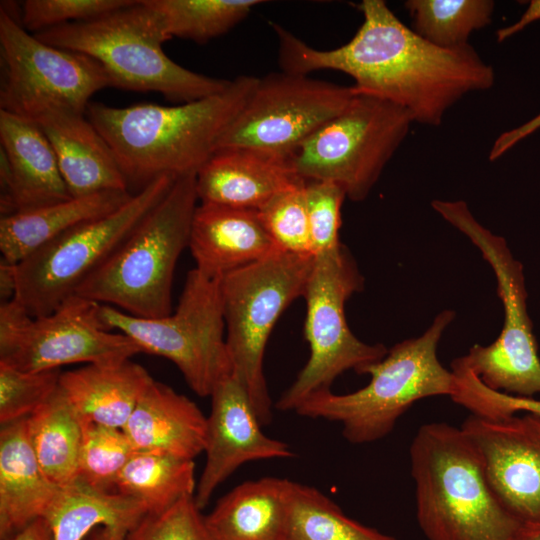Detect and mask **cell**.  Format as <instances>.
Returning <instances> with one entry per match:
<instances>
[{
	"label": "cell",
	"mask_w": 540,
	"mask_h": 540,
	"mask_svg": "<svg viewBox=\"0 0 540 540\" xmlns=\"http://www.w3.org/2000/svg\"><path fill=\"white\" fill-rule=\"evenodd\" d=\"M540 128V113L526 123L506 132L501 133L494 141L489 160L495 161L519 141L529 136Z\"/></svg>",
	"instance_id": "40"
},
{
	"label": "cell",
	"mask_w": 540,
	"mask_h": 540,
	"mask_svg": "<svg viewBox=\"0 0 540 540\" xmlns=\"http://www.w3.org/2000/svg\"><path fill=\"white\" fill-rule=\"evenodd\" d=\"M84 540H103L102 528H96L90 532Z\"/></svg>",
	"instance_id": "45"
},
{
	"label": "cell",
	"mask_w": 540,
	"mask_h": 540,
	"mask_svg": "<svg viewBox=\"0 0 540 540\" xmlns=\"http://www.w3.org/2000/svg\"><path fill=\"white\" fill-rule=\"evenodd\" d=\"M198 202L196 174L176 177L163 199L75 294L136 317L171 314L175 266L188 247Z\"/></svg>",
	"instance_id": "5"
},
{
	"label": "cell",
	"mask_w": 540,
	"mask_h": 540,
	"mask_svg": "<svg viewBox=\"0 0 540 540\" xmlns=\"http://www.w3.org/2000/svg\"><path fill=\"white\" fill-rule=\"evenodd\" d=\"M17 277L16 264L1 259L0 262V296L1 302L12 300L16 296Z\"/></svg>",
	"instance_id": "43"
},
{
	"label": "cell",
	"mask_w": 540,
	"mask_h": 540,
	"mask_svg": "<svg viewBox=\"0 0 540 540\" xmlns=\"http://www.w3.org/2000/svg\"><path fill=\"white\" fill-rule=\"evenodd\" d=\"M34 35L49 45L93 58L103 66L112 86L125 90L156 92L188 103L220 93L231 83L195 73L169 58L162 49L169 39L144 0Z\"/></svg>",
	"instance_id": "6"
},
{
	"label": "cell",
	"mask_w": 540,
	"mask_h": 540,
	"mask_svg": "<svg viewBox=\"0 0 540 540\" xmlns=\"http://www.w3.org/2000/svg\"><path fill=\"white\" fill-rule=\"evenodd\" d=\"M540 20V0H531L520 18L513 24L497 30V42L501 43L519 33L531 23Z\"/></svg>",
	"instance_id": "41"
},
{
	"label": "cell",
	"mask_w": 540,
	"mask_h": 540,
	"mask_svg": "<svg viewBox=\"0 0 540 540\" xmlns=\"http://www.w3.org/2000/svg\"><path fill=\"white\" fill-rule=\"evenodd\" d=\"M460 428L479 451L501 504L521 523H540V416L471 414Z\"/></svg>",
	"instance_id": "16"
},
{
	"label": "cell",
	"mask_w": 540,
	"mask_h": 540,
	"mask_svg": "<svg viewBox=\"0 0 540 540\" xmlns=\"http://www.w3.org/2000/svg\"><path fill=\"white\" fill-rule=\"evenodd\" d=\"M100 305L75 294L52 313L33 317L15 298L1 302L0 363L37 372L73 363H118L141 353L129 337L106 329Z\"/></svg>",
	"instance_id": "14"
},
{
	"label": "cell",
	"mask_w": 540,
	"mask_h": 540,
	"mask_svg": "<svg viewBox=\"0 0 540 540\" xmlns=\"http://www.w3.org/2000/svg\"><path fill=\"white\" fill-rule=\"evenodd\" d=\"M413 122L406 109L355 93L341 113L289 154L292 167L305 181L335 183L346 197L362 201L407 137Z\"/></svg>",
	"instance_id": "11"
},
{
	"label": "cell",
	"mask_w": 540,
	"mask_h": 540,
	"mask_svg": "<svg viewBox=\"0 0 540 540\" xmlns=\"http://www.w3.org/2000/svg\"><path fill=\"white\" fill-rule=\"evenodd\" d=\"M432 208L481 251L497 280L504 310L503 327L488 346L473 345L453 362L478 377L488 388L519 397L540 393V358L528 314L523 266L506 240L493 234L471 213L463 200H433Z\"/></svg>",
	"instance_id": "8"
},
{
	"label": "cell",
	"mask_w": 540,
	"mask_h": 540,
	"mask_svg": "<svg viewBox=\"0 0 540 540\" xmlns=\"http://www.w3.org/2000/svg\"><path fill=\"white\" fill-rule=\"evenodd\" d=\"M258 213L279 250L313 255L306 209L305 180H300L276 194L258 209Z\"/></svg>",
	"instance_id": "34"
},
{
	"label": "cell",
	"mask_w": 540,
	"mask_h": 540,
	"mask_svg": "<svg viewBox=\"0 0 540 540\" xmlns=\"http://www.w3.org/2000/svg\"><path fill=\"white\" fill-rule=\"evenodd\" d=\"M175 179L169 174L153 179L117 210L75 226L16 264L15 299L33 317L55 311L163 199Z\"/></svg>",
	"instance_id": "12"
},
{
	"label": "cell",
	"mask_w": 540,
	"mask_h": 540,
	"mask_svg": "<svg viewBox=\"0 0 540 540\" xmlns=\"http://www.w3.org/2000/svg\"><path fill=\"white\" fill-rule=\"evenodd\" d=\"M147 513L146 506L133 497L76 479L61 488L43 518L54 540H84L96 528H102L103 540H125Z\"/></svg>",
	"instance_id": "27"
},
{
	"label": "cell",
	"mask_w": 540,
	"mask_h": 540,
	"mask_svg": "<svg viewBox=\"0 0 540 540\" xmlns=\"http://www.w3.org/2000/svg\"><path fill=\"white\" fill-rule=\"evenodd\" d=\"M364 287V278L347 247L314 256L303 297L306 300L304 336L310 355L295 381L276 403L280 411H295L310 395L330 390L334 380L347 370L362 373L380 361L388 349L380 343L367 344L348 327L345 303Z\"/></svg>",
	"instance_id": "10"
},
{
	"label": "cell",
	"mask_w": 540,
	"mask_h": 540,
	"mask_svg": "<svg viewBox=\"0 0 540 540\" xmlns=\"http://www.w3.org/2000/svg\"><path fill=\"white\" fill-rule=\"evenodd\" d=\"M59 369L22 371L0 363L1 425L27 418L59 387Z\"/></svg>",
	"instance_id": "35"
},
{
	"label": "cell",
	"mask_w": 540,
	"mask_h": 540,
	"mask_svg": "<svg viewBox=\"0 0 540 540\" xmlns=\"http://www.w3.org/2000/svg\"><path fill=\"white\" fill-rule=\"evenodd\" d=\"M345 191L328 181H305V199L313 255L338 246Z\"/></svg>",
	"instance_id": "39"
},
{
	"label": "cell",
	"mask_w": 540,
	"mask_h": 540,
	"mask_svg": "<svg viewBox=\"0 0 540 540\" xmlns=\"http://www.w3.org/2000/svg\"><path fill=\"white\" fill-rule=\"evenodd\" d=\"M131 197L128 191H101L2 216L1 259L18 264L75 226L117 210Z\"/></svg>",
	"instance_id": "26"
},
{
	"label": "cell",
	"mask_w": 540,
	"mask_h": 540,
	"mask_svg": "<svg viewBox=\"0 0 540 540\" xmlns=\"http://www.w3.org/2000/svg\"><path fill=\"white\" fill-rule=\"evenodd\" d=\"M300 180L289 154L222 148L197 171L196 191L199 203L258 210Z\"/></svg>",
	"instance_id": "19"
},
{
	"label": "cell",
	"mask_w": 540,
	"mask_h": 540,
	"mask_svg": "<svg viewBox=\"0 0 540 540\" xmlns=\"http://www.w3.org/2000/svg\"><path fill=\"white\" fill-rule=\"evenodd\" d=\"M0 110L37 122L59 112L85 114L89 99L112 86L93 58L30 34L2 4Z\"/></svg>",
	"instance_id": "13"
},
{
	"label": "cell",
	"mask_w": 540,
	"mask_h": 540,
	"mask_svg": "<svg viewBox=\"0 0 540 540\" xmlns=\"http://www.w3.org/2000/svg\"><path fill=\"white\" fill-rule=\"evenodd\" d=\"M210 397L204 450L206 463L194 494L201 510L216 488L241 465L294 456L287 443L263 433L245 388L233 374L222 379Z\"/></svg>",
	"instance_id": "17"
},
{
	"label": "cell",
	"mask_w": 540,
	"mask_h": 540,
	"mask_svg": "<svg viewBox=\"0 0 540 540\" xmlns=\"http://www.w3.org/2000/svg\"><path fill=\"white\" fill-rule=\"evenodd\" d=\"M354 95L352 86L285 71L270 73L258 78L216 150L246 147L290 154L341 113Z\"/></svg>",
	"instance_id": "15"
},
{
	"label": "cell",
	"mask_w": 540,
	"mask_h": 540,
	"mask_svg": "<svg viewBox=\"0 0 540 540\" xmlns=\"http://www.w3.org/2000/svg\"><path fill=\"white\" fill-rule=\"evenodd\" d=\"M188 247L195 268L212 278L279 250L258 210L209 203H199L194 212Z\"/></svg>",
	"instance_id": "20"
},
{
	"label": "cell",
	"mask_w": 540,
	"mask_h": 540,
	"mask_svg": "<svg viewBox=\"0 0 540 540\" xmlns=\"http://www.w3.org/2000/svg\"><path fill=\"white\" fill-rule=\"evenodd\" d=\"M2 216L71 198L54 149L35 122L0 110Z\"/></svg>",
	"instance_id": "18"
},
{
	"label": "cell",
	"mask_w": 540,
	"mask_h": 540,
	"mask_svg": "<svg viewBox=\"0 0 540 540\" xmlns=\"http://www.w3.org/2000/svg\"><path fill=\"white\" fill-rule=\"evenodd\" d=\"M30 442L46 476L60 487L78 477L84 423L60 386L27 417Z\"/></svg>",
	"instance_id": "28"
},
{
	"label": "cell",
	"mask_w": 540,
	"mask_h": 540,
	"mask_svg": "<svg viewBox=\"0 0 540 540\" xmlns=\"http://www.w3.org/2000/svg\"><path fill=\"white\" fill-rule=\"evenodd\" d=\"M196 486L193 460L135 451L121 470L115 490L143 503L148 513H159L194 496Z\"/></svg>",
	"instance_id": "29"
},
{
	"label": "cell",
	"mask_w": 540,
	"mask_h": 540,
	"mask_svg": "<svg viewBox=\"0 0 540 540\" xmlns=\"http://www.w3.org/2000/svg\"><path fill=\"white\" fill-rule=\"evenodd\" d=\"M258 77L242 75L220 93L175 106L89 103V121L114 152L127 179L145 186L169 174H196L217 149Z\"/></svg>",
	"instance_id": "2"
},
{
	"label": "cell",
	"mask_w": 540,
	"mask_h": 540,
	"mask_svg": "<svg viewBox=\"0 0 540 540\" xmlns=\"http://www.w3.org/2000/svg\"><path fill=\"white\" fill-rule=\"evenodd\" d=\"M137 1V0H136ZM135 0H26L22 5L21 25L39 33L60 25L95 19L131 6Z\"/></svg>",
	"instance_id": "36"
},
{
	"label": "cell",
	"mask_w": 540,
	"mask_h": 540,
	"mask_svg": "<svg viewBox=\"0 0 540 540\" xmlns=\"http://www.w3.org/2000/svg\"><path fill=\"white\" fill-rule=\"evenodd\" d=\"M159 17L164 34L205 43L245 19L259 0H144Z\"/></svg>",
	"instance_id": "31"
},
{
	"label": "cell",
	"mask_w": 540,
	"mask_h": 540,
	"mask_svg": "<svg viewBox=\"0 0 540 540\" xmlns=\"http://www.w3.org/2000/svg\"><path fill=\"white\" fill-rule=\"evenodd\" d=\"M359 10L363 22L352 39L330 50L313 48L272 23L282 71L343 72L353 78L356 94L394 103L414 122L435 127L464 96L494 85L493 67L471 44L435 46L407 27L383 0H363Z\"/></svg>",
	"instance_id": "1"
},
{
	"label": "cell",
	"mask_w": 540,
	"mask_h": 540,
	"mask_svg": "<svg viewBox=\"0 0 540 540\" xmlns=\"http://www.w3.org/2000/svg\"><path fill=\"white\" fill-rule=\"evenodd\" d=\"M35 123L50 141L72 197L127 191L128 181L114 152L84 114L53 113Z\"/></svg>",
	"instance_id": "22"
},
{
	"label": "cell",
	"mask_w": 540,
	"mask_h": 540,
	"mask_svg": "<svg viewBox=\"0 0 540 540\" xmlns=\"http://www.w3.org/2000/svg\"><path fill=\"white\" fill-rule=\"evenodd\" d=\"M292 485L264 477L233 488L204 516L212 540H285Z\"/></svg>",
	"instance_id": "25"
},
{
	"label": "cell",
	"mask_w": 540,
	"mask_h": 540,
	"mask_svg": "<svg viewBox=\"0 0 540 540\" xmlns=\"http://www.w3.org/2000/svg\"><path fill=\"white\" fill-rule=\"evenodd\" d=\"M60 486L44 473L33 451L27 418L2 425L0 431V539L7 540L43 518Z\"/></svg>",
	"instance_id": "23"
},
{
	"label": "cell",
	"mask_w": 540,
	"mask_h": 540,
	"mask_svg": "<svg viewBox=\"0 0 540 540\" xmlns=\"http://www.w3.org/2000/svg\"><path fill=\"white\" fill-rule=\"evenodd\" d=\"M152 380L145 368L128 359L66 371L59 386L83 423L122 429Z\"/></svg>",
	"instance_id": "24"
},
{
	"label": "cell",
	"mask_w": 540,
	"mask_h": 540,
	"mask_svg": "<svg viewBox=\"0 0 540 540\" xmlns=\"http://www.w3.org/2000/svg\"><path fill=\"white\" fill-rule=\"evenodd\" d=\"M454 318V311L443 310L419 337L388 349L384 358L363 369L361 375H370L365 387L347 394L316 392L295 412L340 423L343 437L352 444L386 437L416 401L455 394L456 376L437 356L439 341Z\"/></svg>",
	"instance_id": "4"
},
{
	"label": "cell",
	"mask_w": 540,
	"mask_h": 540,
	"mask_svg": "<svg viewBox=\"0 0 540 540\" xmlns=\"http://www.w3.org/2000/svg\"><path fill=\"white\" fill-rule=\"evenodd\" d=\"M453 373L457 379V389L451 399L468 409L472 415L492 419L516 413H532L540 416V400L538 399L492 390L463 367L454 368Z\"/></svg>",
	"instance_id": "38"
},
{
	"label": "cell",
	"mask_w": 540,
	"mask_h": 540,
	"mask_svg": "<svg viewBox=\"0 0 540 540\" xmlns=\"http://www.w3.org/2000/svg\"><path fill=\"white\" fill-rule=\"evenodd\" d=\"M7 540H54V534L48 521L38 518Z\"/></svg>",
	"instance_id": "42"
},
{
	"label": "cell",
	"mask_w": 540,
	"mask_h": 540,
	"mask_svg": "<svg viewBox=\"0 0 540 540\" xmlns=\"http://www.w3.org/2000/svg\"><path fill=\"white\" fill-rule=\"evenodd\" d=\"M511 540H540V523H520Z\"/></svg>",
	"instance_id": "44"
},
{
	"label": "cell",
	"mask_w": 540,
	"mask_h": 540,
	"mask_svg": "<svg viewBox=\"0 0 540 540\" xmlns=\"http://www.w3.org/2000/svg\"><path fill=\"white\" fill-rule=\"evenodd\" d=\"M412 29L435 46L453 49L469 44L474 31L492 22V0H407Z\"/></svg>",
	"instance_id": "32"
},
{
	"label": "cell",
	"mask_w": 540,
	"mask_h": 540,
	"mask_svg": "<svg viewBox=\"0 0 540 540\" xmlns=\"http://www.w3.org/2000/svg\"><path fill=\"white\" fill-rule=\"evenodd\" d=\"M313 255L276 250L221 278V295L232 374L245 388L262 425L272 421V402L263 370L274 325L303 297Z\"/></svg>",
	"instance_id": "7"
},
{
	"label": "cell",
	"mask_w": 540,
	"mask_h": 540,
	"mask_svg": "<svg viewBox=\"0 0 540 540\" xmlns=\"http://www.w3.org/2000/svg\"><path fill=\"white\" fill-rule=\"evenodd\" d=\"M134 453L123 429L84 423L77 479L102 491H116V480Z\"/></svg>",
	"instance_id": "33"
},
{
	"label": "cell",
	"mask_w": 540,
	"mask_h": 540,
	"mask_svg": "<svg viewBox=\"0 0 540 540\" xmlns=\"http://www.w3.org/2000/svg\"><path fill=\"white\" fill-rule=\"evenodd\" d=\"M416 516L428 540H511L519 522L490 487L479 451L461 429L422 425L410 446Z\"/></svg>",
	"instance_id": "3"
},
{
	"label": "cell",
	"mask_w": 540,
	"mask_h": 540,
	"mask_svg": "<svg viewBox=\"0 0 540 540\" xmlns=\"http://www.w3.org/2000/svg\"><path fill=\"white\" fill-rule=\"evenodd\" d=\"M285 540H397L347 515L315 487L293 481Z\"/></svg>",
	"instance_id": "30"
},
{
	"label": "cell",
	"mask_w": 540,
	"mask_h": 540,
	"mask_svg": "<svg viewBox=\"0 0 540 540\" xmlns=\"http://www.w3.org/2000/svg\"><path fill=\"white\" fill-rule=\"evenodd\" d=\"M100 318L106 329L126 335L142 352L172 361L201 397L211 396L217 384L232 374L221 278L190 270L175 311L164 317H136L101 304Z\"/></svg>",
	"instance_id": "9"
},
{
	"label": "cell",
	"mask_w": 540,
	"mask_h": 540,
	"mask_svg": "<svg viewBox=\"0 0 540 540\" xmlns=\"http://www.w3.org/2000/svg\"><path fill=\"white\" fill-rule=\"evenodd\" d=\"M194 496L159 513H147L125 540H212Z\"/></svg>",
	"instance_id": "37"
},
{
	"label": "cell",
	"mask_w": 540,
	"mask_h": 540,
	"mask_svg": "<svg viewBox=\"0 0 540 540\" xmlns=\"http://www.w3.org/2000/svg\"><path fill=\"white\" fill-rule=\"evenodd\" d=\"M122 429L137 452L193 460L206 447L207 417L189 398L155 380Z\"/></svg>",
	"instance_id": "21"
}]
</instances>
